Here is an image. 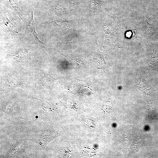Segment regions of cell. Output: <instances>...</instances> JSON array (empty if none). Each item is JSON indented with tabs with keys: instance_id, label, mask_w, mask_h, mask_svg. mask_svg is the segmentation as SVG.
Listing matches in <instances>:
<instances>
[{
	"instance_id": "1",
	"label": "cell",
	"mask_w": 158,
	"mask_h": 158,
	"mask_svg": "<svg viewBox=\"0 0 158 158\" xmlns=\"http://www.w3.org/2000/svg\"><path fill=\"white\" fill-rule=\"evenodd\" d=\"M4 23L9 31L13 33H17L18 29L16 26L7 18L4 13L3 16Z\"/></svg>"
},
{
	"instance_id": "2",
	"label": "cell",
	"mask_w": 158,
	"mask_h": 158,
	"mask_svg": "<svg viewBox=\"0 0 158 158\" xmlns=\"http://www.w3.org/2000/svg\"><path fill=\"white\" fill-rule=\"evenodd\" d=\"M31 18L27 25L30 31L35 37L36 40L40 44H43L44 43L41 42L38 38L37 33L36 31L35 21L33 19V13L32 12L31 13Z\"/></svg>"
},
{
	"instance_id": "3",
	"label": "cell",
	"mask_w": 158,
	"mask_h": 158,
	"mask_svg": "<svg viewBox=\"0 0 158 158\" xmlns=\"http://www.w3.org/2000/svg\"><path fill=\"white\" fill-rule=\"evenodd\" d=\"M9 1L7 5L8 7L14 10L16 13L19 16L21 19L23 21L22 17V14L21 9L18 4L16 2L15 0H8Z\"/></svg>"
},
{
	"instance_id": "4",
	"label": "cell",
	"mask_w": 158,
	"mask_h": 158,
	"mask_svg": "<svg viewBox=\"0 0 158 158\" xmlns=\"http://www.w3.org/2000/svg\"><path fill=\"white\" fill-rule=\"evenodd\" d=\"M92 7L94 10L100 9L104 6L105 2L100 0H92Z\"/></svg>"
},
{
	"instance_id": "5",
	"label": "cell",
	"mask_w": 158,
	"mask_h": 158,
	"mask_svg": "<svg viewBox=\"0 0 158 158\" xmlns=\"http://www.w3.org/2000/svg\"><path fill=\"white\" fill-rule=\"evenodd\" d=\"M70 22L64 21H57L56 22L62 29H66L70 26Z\"/></svg>"
}]
</instances>
